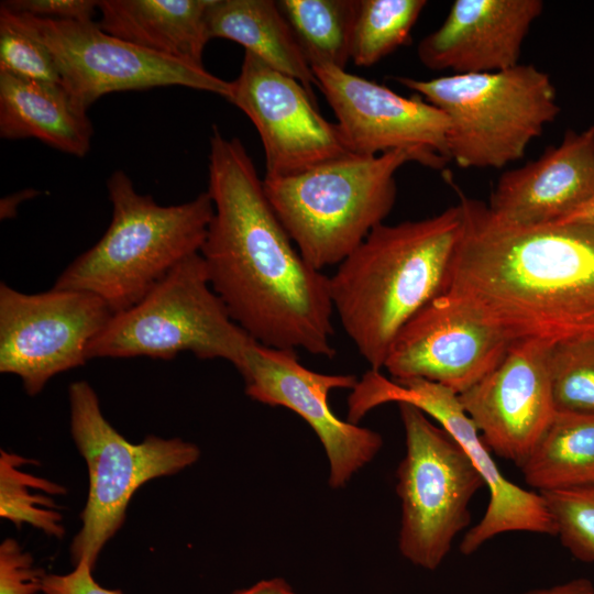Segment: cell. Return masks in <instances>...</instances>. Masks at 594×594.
<instances>
[{
  "instance_id": "1",
  "label": "cell",
  "mask_w": 594,
  "mask_h": 594,
  "mask_svg": "<svg viewBox=\"0 0 594 594\" xmlns=\"http://www.w3.org/2000/svg\"><path fill=\"white\" fill-rule=\"evenodd\" d=\"M213 215L200 249L231 318L268 348L332 359L330 277L302 258L238 138L213 127L208 190Z\"/></svg>"
},
{
  "instance_id": "2",
  "label": "cell",
  "mask_w": 594,
  "mask_h": 594,
  "mask_svg": "<svg viewBox=\"0 0 594 594\" xmlns=\"http://www.w3.org/2000/svg\"><path fill=\"white\" fill-rule=\"evenodd\" d=\"M449 183L463 227L442 294L512 342L594 338V226L506 224Z\"/></svg>"
},
{
  "instance_id": "3",
  "label": "cell",
  "mask_w": 594,
  "mask_h": 594,
  "mask_svg": "<svg viewBox=\"0 0 594 594\" xmlns=\"http://www.w3.org/2000/svg\"><path fill=\"white\" fill-rule=\"evenodd\" d=\"M463 227L461 205L382 223L330 276L334 312L371 370L381 371L400 329L442 294Z\"/></svg>"
},
{
  "instance_id": "4",
  "label": "cell",
  "mask_w": 594,
  "mask_h": 594,
  "mask_svg": "<svg viewBox=\"0 0 594 594\" xmlns=\"http://www.w3.org/2000/svg\"><path fill=\"white\" fill-rule=\"evenodd\" d=\"M111 222L100 240L74 260L53 287L94 294L112 314L140 301L176 265L200 253L213 204L207 191L172 206L136 191L123 170L107 182Z\"/></svg>"
},
{
  "instance_id": "5",
  "label": "cell",
  "mask_w": 594,
  "mask_h": 594,
  "mask_svg": "<svg viewBox=\"0 0 594 594\" xmlns=\"http://www.w3.org/2000/svg\"><path fill=\"white\" fill-rule=\"evenodd\" d=\"M404 151L351 154L285 177H264L266 197L302 258L322 272L355 251L392 211Z\"/></svg>"
},
{
  "instance_id": "6",
  "label": "cell",
  "mask_w": 594,
  "mask_h": 594,
  "mask_svg": "<svg viewBox=\"0 0 594 594\" xmlns=\"http://www.w3.org/2000/svg\"><path fill=\"white\" fill-rule=\"evenodd\" d=\"M395 79L448 117L449 156L462 168H501L521 158L560 112L550 77L534 65L429 80Z\"/></svg>"
},
{
  "instance_id": "7",
  "label": "cell",
  "mask_w": 594,
  "mask_h": 594,
  "mask_svg": "<svg viewBox=\"0 0 594 594\" xmlns=\"http://www.w3.org/2000/svg\"><path fill=\"white\" fill-rule=\"evenodd\" d=\"M212 289L200 253L176 265L140 301L112 314L88 344L90 359L172 360L191 352L239 370L254 342Z\"/></svg>"
},
{
  "instance_id": "8",
  "label": "cell",
  "mask_w": 594,
  "mask_h": 594,
  "mask_svg": "<svg viewBox=\"0 0 594 594\" xmlns=\"http://www.w3.org/2000/svg\"><path fill=\"white\" fill-rule=\"evenodd\" d=\"M68 402L72 437L89 479L70 556L74 564L86 562L94 569L105 546L122 527L133 494L151 480L175 475L196 463L200 449L180 438L154 435L130 442L107 420L86 381L69 385Z\"/></svg>"
},
{
  "instance_id": "9",
  "label": "cell",
  "mask_w": 594,
  "mask_h": 594,
  "mask_svg": "<svg viewBox=\"0 0 594 594\" xmlns=\"http://www.w3.org/2000/svg\"><path fill=\"white\" fill-rule=\"evenodd\" d=\"M398 407L406 437V454L396 472L402 505L398 548L414 565L433 571L469 526L470 502L485 483L442 427L410 404Z\"/></svg>"
},
{
  "instance_id": "10",
  "label": "cell",
  "mask_w": 594,
  "mask_h": 594,
  "mask_svg": "<svg viewBox=\"0 0 594 594\" xmlns=\"http://www.w3.org/2000/svg\"><path fill=\"white\" fill-rule=\"evenodd\" d=\"M387 403L410 404L435 419L469 454L488 488L490 501L483 517L461 540L462 554L470 556L506 532L557 536L542 495L524 490L503 475L458 394L422 378L389 380L381 371L370 369L351 389L348 410L361 420L370 410Z\"/></svg>"
},
{
  "instance_id": "11",
  "label": "cell",
  "mask_w": 594,
  "mask_h": 594,
  "mask_svg": "<svg viewBox=\"0 0 594 594\" xmlns=\"http://www.w3.org/2000/svg\"><path fill=\"white\" fill-rule=\"evenodd\" d=\"M22 15L50 50L62 85L85 109L107 94L165 86H183L226 99L230 95L231 81L209 73L204 65L148 52L105 32L94 21Z\"/></svg>"
},
{
  "instance_id": "12",
  "label": "cell",
  "mask_w": 594,
  "mask_h": 594,
  "mask_svg": "<svg viewBox=\"0 0 594 594\" xmlns=\"http://www.w3.org/2000/svg\"><path fill=\"white\" fill-rule=\"evenodd\" d=\"M112 311L74 289L25 294L0 284V372L18 376L30 396L56 375L85 365L90 341Z\"/></svg>"
},
{
  "instance_id": "13",
  "label": "cell",
  "mask_w": 594,
  "mask_h": 594,
  "mask_svg": "<svg viewBox=\"0 0 594 594\" xmlns=\"http://www.w3.org/2000/svg\"><path fill=\"white\" fill-rule=\"evenodd\" d=\"M316 86L333 110L351 152L375 156L404 151L422 166L449 163L450 121L419 96L406 98L386 86L330 65L312 66Z\"/></svg>"
},
{
  "instance_id": "14",
  "label": "cell",
  "mask_w": 594,
  "mask_h": 594,
  "mask_svg": "<svg viewBox=\"0 0 594 594\" xmlns=\"http://www.w3.org/2000/svg\"><path fill=\"white\" fill-rule=\"evenodd\" d=\"M238 371L251 399L285 407L311 427L329 461L331 487L344 486L381 450L380 433L340 419L330 408V392L352 389L359 380L355 375L311 371L299 362L296 351L268 348L256 341L246 350Z\"/></svg>"
},
{
  "instance_id": "15",
  "label": "cell",
  "mask_w": 594,
  "mask_h": 594,
  "mask_svg": "<svg viewBox=\"0 0 594 594\" xmlns=\"http://www.w3.org/2000/svg\"><path fill=\"white\" fill-rule=\"evenodd\" d=\"M228 101L258 132L265 177H285L353 154L337 123L328 121L304 86L244 51Z\"/></svg>"
},
{
  "instance_id": "16",
  "label": "cell",
  "mask_w": 594,
  "mask_h": 594,
  "mask_svg": "<svg viewBox=\"0 0 594 594\" xmlns=\"http://www.w3.org/2000/svg\"><path fill=\"white\" fill-rule=\"evenodd\" d=\"M512 341L446 294L397 333L383 369L393 380L422 378L461 394L488 374Z\"/></svg>"
},
{
  "instance_id": "17",
  "label": "cell",
  "mask_w": 594,
  "mask_h": 594,
  "mask_svg": "<svg viewBox=\"0 0 594 594\" xmlns=\"http://www.w3.org/2000/svg\"><path fill=\"white\" fill-rule=\"evenodd\" d=\"M550 348L539 340L513 341L488 374L458 395L486 447L519 468L556 414Z\"/></svg>"
},
{
  "instance_id": "18",
  "label": "cell",
  "mask_w": 594,
  "mask_h": 594,
  "mask_svg": "<svg viewBox=\"0 0 594 594\" xmlns=\"http://www.w3.org/2000/svg\"><path fill=\"white\" fill-rule=\"evenodd\" d=\"M542 10L541 0H455L443 23L418 44V58L429 69L455 74L513 68Z\"/></svg>"
},
{
  "instance_id": "19",
  "label": "cell",
  "mask_w": 594,
  "mask_h": 594,
  "mask_svg": "<svg viewBox=\"0 0 594 594\" xmlns=\"http://www.w3.org/2000/svg\"><path fill=\"white\" fill-rule=\"evenodd\" d=\"M594 198V127L568 130L559 145L502 174L488 210L498 221L534 227L560 221Z\"/></svg>"
},
{
  "instance_id": "20",
  "label": "cell",
  "mask_w": 594,
  "mask_h": 594,
  "mask_svg": "<svg viewBox=\"0 0 594 594\" xmlns=\"http://www.w3.org/2000/svg\"><path fill=\"white\" fill-rule=\"evenodd\" d=\"M213 0H101L105 32L169 58L202 65Z\"/></svg>"
},
{
  "instance_id": "21",
  "label": "cell",
  "mask_w": 594,
  "mask_h": 594,
  "mask_svg": "<svg viewBox=\"0 0 594 594\" xmlns=\"http://www.w3.org/2000/svg\"><path fill=\"white\" fill-rule=\"evenodd\" d=\"M92 134L87 109L63 85L0 73L1 138H34L64 153L82 157L90 148Z\"/></svg>"
},
{
  "instance_id": "22",
  "label": "cell",
  "mask_w": 594,
  "mask_h": 594,
  "mask_svg": "<svg viewBox=\"0 0 594 594\" xmlns=\"http://www.w3.org/2000/svg\"><path fill=\"white\" fill-rule=\"evenodd\" d=\"M207 23L210 40L239 43L244 51L298 80L316 99L312 68L277 1L213 0Z\"/></svg>"
},
{
  "instance_id": "23",
  "label": "cell",
  "mask_w": 594,
  "mask_h": 594,
  "mask_svg": "<svg viewBox=\"0 0 594 594\" xmlns=\"http://www.w3.org/2000/svg\"><path fill=\"white\" fill-rule=\"evenodd\" d=\"M520 469L539 493L594 483V416L556 411Z\"/></svg>"
},
{
  "instance_id": "24",
  "label": "cell",
  "mask_w": 594,
  "mask_h": 594,
  "mask_svg": "<svg viewBox=\"0 0 594 594\" xmlns=\"http://www.w3.org/2000/svg\"><path fill=\"white\" fill-rule=\"evenodd\" d=\"M277 3L311 67L330 65L345 69L351 61L358 0H280Z\"/></svg>"
},
{
  "instance_id": "25",
  "label": "cell",
  "mask_w": 594,
  "mask_h": 594,
  "mask_svg": "<svg viewBox=\"0 0 594 594\" xmlns=\"http://www.w3.org/2000/svg\"><path fill=\"white\" fill-rule=\"evenodd\" d=\"M33 460L0 450V517L16 528L29 525L48 537L63 538V515L52 496L67 490L25 471Z\"/></svg>"
},
{
  "instance_id": "26",
  "label": "cell",
  "mask_w": 594,
  "mask_h": 594,
  "mask_svg": "<svg viewBox=\"0 0 594 594\" xmlns=\"http://www.w3.org/2000/svg\"><path fill=\"white\" fill-rule=\"evenodd\" d=\"M425 0H358L351 61L370 67L405 45Z\"/></svg>"
},
{
  "instance_id": "27",
  "label": "cell",
  "mask_w": 594,
  "mask_h": 594,
  "mask_svg": "<svg viewBox=\"0 0 594 594\" xmlns=\"http://www.w3.org/2000/svg\"><path fill=\"white\" fill-rule=\"evenodd\" d=\"M548 367L554 410L594 416V338L551 345Z\"/></svg>"
},
{
  "instance_id": "28",
  "label": "cell",
  "mask_w": 594,
  "mask_h": 594,
  "mask_svg": "<svg viewBox=\"0 0 594 594\" xmlns=\"http://www.w3.org/2000/svg\"><path fill=\"white\" fill-rule=\"evenodd\" d=\"M0 73L48 84L62 79L54 58L25 18L0 6Z\"/></svg>"
},
{
  "instance_id": "29",
  "label": "cell",
  "mask_w": 594,
  "mask_h": 594,
  "mask_svg": "<svg viewBox=\"0 0 594 594\" xmlns=\"http://www.w3.org/2000/svg\"><path fill=\"white\" fill-rule=\"evenodd\" d=\"M540 494L561 543L576 559L594 563V483Z\"/></svg>"
},
{
  "instance_id": "30",
  "label": "cell",
  "mask_w": 594,
  "mask_h": 594,
  "mask_svg": "<svg viewBox=\"0 0 594 594\" xmlns=\"http://www.w3.org/2000/svg\"><path fill=\"white\" fill-rule=\"evenodd\" d=\"M45 573L13 538L0 544V594H38Z\"/></svg>"
},
{
  "instance_id": "31",
  "label": "cell",
  "mask_w": 594,
  "mask_h": 594,
  "mask_svg": "<svg viewBox=\"0 0 594 594\" xmlns=\"http://www.w3.org/2000/svg\"><path fill=\"white\" fill-rule=\"evenodd\" d=\"M1 6L22 14L59 21H92L98 11L94 0H7Z\"/></svg>"
},
{
  "instance_id": "32",
  "label": "cell",
  "mask_w": 594,
  "mask_h": 594,
  "mask_svg": "<svg viewBox=\"0 0 594 594\" xmlns=\"http://www.w3.org/2000/svg\"><path fill=\"white\" fill-rule=\"evenodd\" d=\"M92 568L86 562L75 564L66 574H45L43 594H122L120 590H109L99 585L92 576Z\"/></svg>"
},
{
  "instance_id": "33",
  "label": "cell",
  "mask_w": 594,
  "mask_h": 594,
  "mask_svg": "<svg viewBox=\"0 0 594 594\" xmlns=\"http://www.w3.org/2000/svg\"><path fill=\"white\" fill-rule=\"evenodd\" d=\"M517 594H594V585L586 578H578L549 587L532 588Z\"/></svg>"
},
{
  "instance_id": "34",
  "label": "cell",
  "mask_w": 594,
  "mask_h": 594,
  "mask_svg": "<svg viewBox=\"0 0 594 594\" xmlns=\"http://www.w3.org/2000/svg\"><path fill=\"white\" fill-rule=\"evenodd\" d=\"M233 594H296L283 579L262 580L254 585L234 592Z\"/></svg>"
},
{
  "instance_id": "35",
  "label": "cell",
  "mask_w": 594,
  "mask_h": 594,
  "mask_svg": "<svg viewBox=\"0 0 594 594\" xmlns=\"http://www.w3.org/2000/svg\"><path fill=\"white\" fill-rule=\"evenodd\" d=\"M558 222H573L594 226V198Z\"/></svg>"
},
{
  "instance_id": "36",
  "label": "cell",
  "mask_w": 594,
  "mask_h": 594,
  "mask_svg": "<svg viewBox=\"0 0 594 594\" xmlns=\"http://www.w3.org/2000/svg\"><path fill=\"white\" fill-rule=\"evenodd\" d=\"M594 127V125H593Z\"/></svg>"
}]
</instances>
